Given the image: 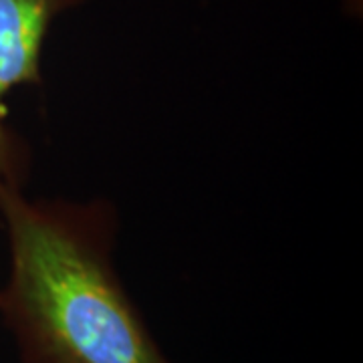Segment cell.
<instances>
[{"label": "cell", "mask_w": 363, "mask_h": 363, "mask_svg": "<svg viewBox=\"0 0 363 363\" xmlns=\"http://www.w3.org/2000/svg\"><path fill=\"white\" fill-rule=\"evenodd\" d=\"M11 271L0 315L21 363H169L116 269L117 214L89 202L0 196Z\"/></svg>", "instance_id": "1"}, {"label": "cell", "mask_w": 363, "mask_h": 363, "mask_svg": "<svg viewBox=\"0 0 363 363\" xmlns=\"http://www.w3.org/2000/svg\"><path fill=\"white\" fill-rule=\"evenodd\" d=\"M81 0H0V196L23 190L33 164L28 143L9 125L6 97L40 85V57L52 21Z\"/></svg>", "instance_id": "2"}]
</instances>
